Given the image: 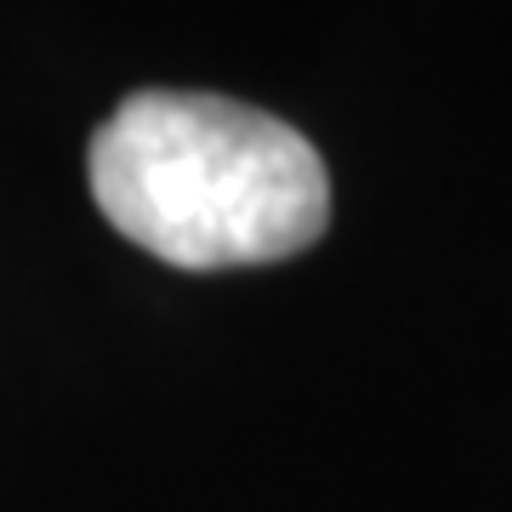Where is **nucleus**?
I'll use <instances>...</instances> for the list:
<instances>
[{
  "label": "nucleus",
  "mask_w": 512,
  "mask_h": 512,
  "mask_svg": "<svg viewBox=\"0 0 512 512\" xmlns=\"http://www.w3.org/2000/svg\"><path fill=\"white\" fill-rule=\"evenodd\" d=\"M86 177L131 245L188 274L285 262L330 222L319 148L211 92H131L92 131Z\"/></svg>",
  "instance_id": "f257e3e1"
}]
</instances>
